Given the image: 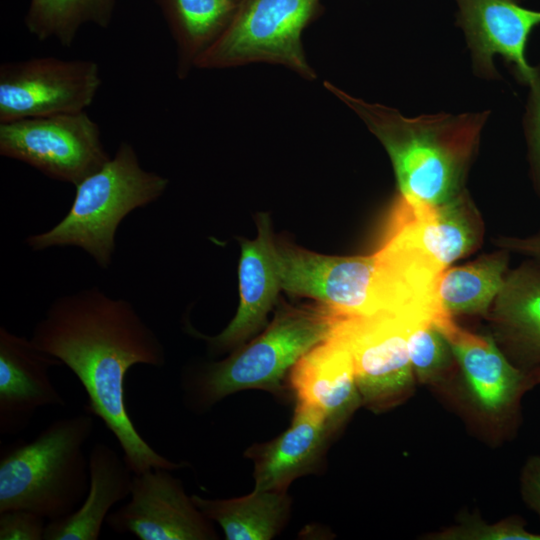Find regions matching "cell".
Here are the masks:
<instances>
[{"label": "cell", "instance_id": "27", "mask_svg": "<svg viewBox=\"0 0 540 540\" xmlns=\"http://www.w3.org/2000/svg\"><path fill=\"white\" fill-rule=\"evenodd\" d=\"M523 118L530 178L540 197V67L530 82Z\"/></svg>", "mask_w": 540, "mask_h": 540}, {"label": "cell", "instance_id": "5", "mask_svg": "<svg viewBox=\"0 0 540 540\" xmlns=\"http://www.w3.org/2000/svg\"><path fill=\"white\" fill-rule=\"evenodd\" d=\"M168 183L167 178L145 170L134 147L122 141L114 156L75 186L74 200L63 219L45 232L28 236L26 243L34 251L81 248L105 270L111 265L122 220L160 198Z\"/></svg>", "mask_w": 540, "mask_h": 540}, {"label": "cell", "instance_id": "24", "mask_svg": "<svg viewBox=\"0 0 540 540\" xmlns=\"http://www.w3.org/2000/svg\"><path fill=\"white\" fill-rule=\"evenodd\" d=\"M116 0H31L25 24L38 40L70 47L82 25L110 24Z\"/></svg>", "mask_w": 540, "mask_h": 540}, {"label": "cell", "instance_id": "1", "mask_svg": "<svg viewBox=\"0 0 540 540\" xmlns=\"http://www.w3.org/2000/svg\"><path fill=\"white\" fill-rule=\"evenodd\" d=\"M30 339L78 378L88 397L87 410L114 435L134 474L188 466L158 453L128 413V370L136 364L162 368L166 363L162 342L131 302L96 286L61 296L36 323Z\"/></svg>", "mask_w": 540, "mask_h": 540}, {"label": "cell", "instance_id": "3", "mask_svg": "<svg viewBox=\"0 0 540 540\" xmlns=\"http://www.w3.org/2000/svg\"><path fill=\"white\" fill-rule=\"evenodd\" d=\"M343 317L320 303L281 304L265 331L228 358L203 364L184 376L188 403L205 411L228 395L260 389L285 394L284 376L314 346L330 337Z\"/></svg>", "mask_w": 540, "mask_h": 540}, {"label": "cell", "instance_id": "13", "mask_svg": "<svg viewBox=\"0 0 540 540\" xmlns=\"http://www.w3.org/2000/svg\"><path fill=\"white\" fill-rule=\"evenodd\" d=\"M457 25L466 36L474 69L481 77L498 78L493 56L500 55L522 84L529 85L537 67L525 56L533 29L540 25V11L520 0H455Z\"/></svg>", "mask_w": 540, "mask_h": 540}, {"label": "cell", "instance_id": "23", "mask_svg": "<svg viewBox=\"0 0 540 540\" xmlns=\"http://www.w3.org/2000/svg\"><path fill=\"white\" fill-rule=\"evenodd\" d=\"M509 254L505 249L476 260L446 268L439 279L438 298L452 316L488 315L507 274Z\"/></svg>", "mask_w": 540, "mask_h": 540}, {"label": "cell", "instance_id": "10", "mask_svg": "<svg viewBox=\"0 0 540 540\" xmlns=\"http://www.w3.org/2000/svg\"><path fill=\"white\" fill-rule=\"evenodd\" d=\"M102 79L96 62L35 57L0 65V123L85 111Z\"/></svg>", "mask_w": 540, "mask_h": 540}, {"label": "cell", "instance_id": "12", "mask_svg": "<svg viewBox=\"0 0 540 540\" xmlns=\"http://www.w3.org/2000/svg\"><path fill=\"white\" fill-rule=\"evenodd\" d=\"M168 469L134 474L130 500L110 512L105 523L114 532L140 540H215L218 534Z\"/></svg>", "mask_w": 540, "mask_h": 540}, {"label": "cell", "instance_id": "14", "mask_svg": "<svg viewBox=\"0 0 540 540\" xmlns=\"http://www.w3.org/2000/svg\"><path fill=\"white\" fill-rule=\"evenodd\" d=\"M391 212L386 231L408 240L444 269L482 240V221L466 191L438 205L398 195Z\"/></svg>", "mask_w": 540, "mask_h": 540}, {"label": "cell", "instance_id": "8", "mask_svg": "<svg viewBox=\"0 0 540 540\" xmlns=\"http://www.w3.org/2000/svg\"><path fill=\"white\" fill-rule=\"evenodd\" d=\"M0 154L74 186L111 158L86 111L0 123Z\"/></svg>", "mask_w": 540, "mask_h": 540}, {"label": "cell", "instance_id": "26", "mask_svg": "<svg viewBox=\"0 0 540 540\" xmlns=\"http://www.w3.org/2000/svg\"><path fill=\"white\" fill-rule=\"evenodd\" d=\"M438 540H540V534L526 530L519 517H510L489 524L473 516L463 517L457 524L431 534Z\"/></svg>", "mask_w": 540, "mask_h": 540}, {"label": "cell", "instance_id": "31", "mask_svg": "<svg viewBox=\"0 0 540 540\" xmlns=\"http://www.w3.org/2000/svg\"><path fill=\"white\" fill-rule=\"evenodd\" d=\"M529 372L534 386L540 384V367L530 370Z\"/></svg>", "mask_w": 540, "mask_h": 540}, {"label": "cell", "instance_id": "19", "mask_svg": "<svg viewBox=\"0 0 540 540\" xmlns=\"http://www.w3.org/2000/svg\"><path fill=\"white\" fill-rule=\"evenodd\" d=\"M488 318L492 336L517 367H540V266L527 260L509 270Z\"/></svg>", "mask_w": 540, "mask_h": 540}, {"label": "cell", "instance_id": "17", "mask_svg": "<svg viewBox=\"0 0 540 540\" xmlns=\"http://www.w3.org/2000/svg\"><path fill=\"white\" fill-rule=\"evenodd\" d=\"M335 433L316 410L296 403L290 426L244 453L254 464V490L287 491L298 477L316 473Z\"/></svg>", "mask_w": 540, "mask_h": 540}, {"label": "cell", "instance_id": "9", "mask_svg": "<svg viewBox=\"0 0 540 540\" xmlns=\"http://www.w3.org/2000/svg\"><path fill=\"white\" fill-rule=\"evenodd\" d=\"M422 321L393 314L344 317L338 330L350 349L362 405L380 413L401 404L415 386L408 334Z\"/></svg>", "mask_w": 540, "mask_h": 540}, {"label": "cell", "instance_id": "6", "mask_svg": "<svg viewBox=\"0 0 540 540\" xmlns=\"http://www.w3.org/2000/svg\"><path fill=\"white\" fill-rule=\"evenodd\" d=\"M321 0H240L228 27L197 59L199 69L278 64L315 79L302 44L305 28L322 13Z\"/></svg>", "mask_w": 540, "mask_h": 540}, {"label": "cell", "instance_id": "22", "mask_svg": "<svg viewBox=\"0 0 540 540\" xmlns=\"http://www.w3.org/2000/svg\"><path fill=\"white\" fill-rule=\"evenodd\" d=\"M177 50L176 73L188 76L197 59L228 27L240 0H159Z\"/></svg>", "mask_w": 540, "mask_h": 540}, {"label": "cell", "instance_id": "7", "mask_svg": "<svg viewBox=\"0 0 540 540\" xmlns=\"http://www.w3.org/2000/svg\"><path fill=\"white\" fill-rule=\"evenodd\" d=\"M281 289L309 297L345 317L387 313L378 260L330 256L285 241L274 243Z\"/></svg>", "mask_w": 540, "mask_h": 540}, {"label": "cell", "instance_id": "4", "mask_svg": "<svg viewBox=\"0 0 540 540\" xmlns=\"http://www.w3.org/2000/svg\"><path fill=\"white\" fill-rule=\"evenodd\" d=\"M92 414L51 422L33 440L3 447L0 454V511L25 509L48 521L73 513L89 489L84 445L94 432Z\"/></svg>", "mask_w": 540, "mask_h": 540}, {"label": "cell", "instance_id": "29", "mask_svg": "<svg viewBox=\"0 0 540 540\" xmlns=\"http://www.w3.org/2000/svg\"><path fill=\"white\" fill-rule=\"evenodd\" d=\"M519 486L523 501L540 518V455L527 459L521 469Z\"/></svg>", "mask_w": 540, "mask_h": 540}, {"label": "cell", "instance_id": "20", "mask_svg": "<svg viewBox=\"0 0 540 540\" xmlns=\"http://www.w3.org/2000/svg\"><path fill=\"white\" fill-rule=\"evenodd\" d=\"M134 473L123 457L98 442L89 454V489L70 515L48 521L44 540H97L110 509L130 496Z\"/></svg>", "mask_w": 540, "mask_h": 540}, {"label": "cell", "instance_id": "25", "mask_svg": "<svg viewBox=\"0 0 540 540\" xmlns=\"http://www.w3.org/2000/svg\"><path fill=\"white\" fill-rule=\"evenodd\" d=\"M407 346L414 377L421 384L438 386L458 371L450 345L431 321L411 327Z\"/></svg>", "mask_w": 540, "mask_h": 540}, {"label": "cell", "instance_id": "21", "mask_svg": "<svg viewBox=\"0 0 540 540\" xmlns=\"http://www.w3.org/2000/svg\"><path fill=\"white\" fill-rule=\"evenodd\" d=\"M203 515L216 522L227 540H270L286 525L291 508L287 491H256L230 499L191 496Z\"/></svg>", "mask_w": 540, "mask_h": 540}, {"label": "cell", "instance_id": "2", "mask_svg": "<svg viewBox=\"0 0 540 540\" xmlns=\"http://www.w3.org/2000/svg\"><path fill=\"white\" fill-rule=\"evenodd\" d=\"M324 87L352 109L378 138L394 169L399 195L438 205L465 192L464 183L488 112L415 118Z\"/></svg>", "mask_w": 540, "mask_h": 540}, {"label": "cell", "instance_id": "16", "mask_svg": "<svg viewBox=\"0 0 540 540\" xmlns=\"http://www.w3.org/2000/svg\"><path fill=\"white\" fill-rule=\"evenodd\" d=\"M288 384L296 403L319 412L335 434L362 405L352 355L338 327L294 364Z\"/></svg>", "mask_w": 540, "mask_h": 540}, {"label": "cell", "instance_id": "15", "mask_svg": "<svg viewBox=\"0 0 540 540\" xmlns=\"http://www.w3.org/2000/svg\"><path fill=\"white\" fill-rule=\"evenodd\" d=\"M63 365L31 339L0 327V433L25 430L39 408L65 406L50 379L51 368Z\"/></svg>", "mask_w": 540, "mask_h": 540}, {"label": "cell", "instance_id": "11", "mask_svg": "<svg viewBox=\"0 0 540 540\" xmlns=\"http://www.w3.org/2000/svg\"><path fill=\"white\" fill-rule=\"evenodd\" d=\"M434 325L451 347L463 399L472 412L488 424L511 425L519 415L522 396L534 386L530 372L515 366L492 335L470 332L452 316Z\"/></svg>", "mask_w": 540, "mask_h": 540}, {"label": "cell", "instance_id": "18", "mask_svg": "<svg viewBox=\"0 0 540 540\" xmlns=\"http://www.w3.org/2000/svg\"><path fill=\"white\" fill-rule=\"evenodd\" d=\"M255 240H241L239 261L240 303L231 322L216 336H204L212 351L241 346L266 324L268 312L281 289L274 257V239L267 214H259Z\"/></svg>", "mask_w": 540, "mask_h": 540}, {"label": "cell", "instance_id": "30", "mask_svg": "<svg viewBox=\"0 0 540 540\" xmlns=\"http://www.w3.org/2000/svg\"><path fill=\"white\" fill-rule=\"evenodd\" d=\"M496 243L502 249L525 256L540 266V231L525 237H502Z\"/></svg>", "mask_w": 540, "mask_h": 540}, {"label": "cell", "instance_id": "28", "mask_svg": "<svg viewBox=\"0 0 540 540\" xmlns=\"http://www.w3.org/2000/svg\"><path fill=\"white\" fill-rule=\"evenodd\" d=\"M47 521L43 516L25 509L0 511V539H44Z\"/></svg>", "mask_w": 540, "mask_h": 540}]
</instances>
